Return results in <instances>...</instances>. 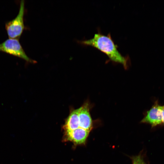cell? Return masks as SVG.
I'll return each mask as SVG.
<instances>
[{"label":"cell","instance_id":"cell-1","mask_svg":"<svg viewBox=\"0 0 164 164\" xmlns=\"http://www.w3.org/2000/svg\"><path fill=\"white\" fill-rule=\"evenodd\" d=\"M81 43L96 48L105 54L109 60L122 64L125 69L128 68L129 56H124L119 52L118 46L114 43L110 33L105 35L98 31L93 38L82 41Z\"/></svg>","mask_w":164,"mask_h":164},{"label":"cell","instance_id":"cell-2","mask_svg":"<svg viewBox=\"0 0 164 164\" xmlns=\"http://www.w3.org/2000/svg\"><path fill=\"white\" fill-rule=\"evenodd\" d=\"M25 2L21 0L18 14L12 20L5 24V29L9 38L19 39L25 29L24 16L25 13Z\"/></svg>","mask_w":164,"mask_h":164},{"label":"cell","instance_id":"cell-3","mask_svg":"<svg viewBox=\"0 0 164 164\" xmlns=\"http://www.w3.org/2000/svg\"><path fill=\"white\" fill-rule=\"evenodd\" d=\"M0 51L21 58L27 62L35 63L36 61L29 58L21 45L19 39L9 38L0 44Z\"/></svg>","mask_w":164,"mask_h":164},{"label":"cell","instance_id":"cell-4","mask_svg":"<svg viewBox=\"0 0 164 164\" xmlns=\"http://www.w3.org/2000/svg\"><path fill=\"white\" fill-rule=\"evenodd\" d=\"M161 107L158 102H155L151 108L147 111L141 122L149 124L152 127L162 123Z\"/></svg>","mask_w":164,"mask_h":164},{"label":"cell","instance_id":"cell-5","mask_svg":"<svg viewBox=\"0 0 164 164\" xmlns=\"http://www.w3.org/2000/svg\"><path fill=\"white\" fill-rule=\"evenodd\" d=\"M90 105L88 101L85 102L79 108V128L90 131L92 128V121L90 113Z\"/></svg>","mask_w":164,"mask_h":164},{"label":"cell","instance_id":"cell-6","mask_svg":"<svg viewBox=\"0 0 164 164\" xmlns=\"http://www.w3.org/2000/svg\"><path fill=\"white\" fill-rule=\"evenodd\" d=\"M90 131L79 128L74 130L64 132L67 141L72 142L77 145L84 144Z\"/></svg>","mask_w":164,"mask_h":164},{"label":"cell","instance_id":"cell-7","mask_svg":"<svg viewBox=\"0 0 164 164\" xmlns=\"http://www.w3.org/2000/svg\"><path fill=\"white\" fill-rule=\"evenodd\" d=\"M79 108L71 109L63 128L64 132L74 130L79 128Z\"/></svg>","mask_w":164,"mask_h":164},{"label":"cell","instance_id":"cell-8","mask_svg":"<svg viewBox=\"0 0 164 164\" xmlns=\"http://www.w3.org/2000/svg\"><path fill=\"white\" fill-rule=\"evenodd\" d=\"M133 164H145L140 155L137 156L132 158Z\"/></svg>","mask_w":164,"mask_h":164},{"label":"cell","instance_id":"cell-9","mask_svg":"<svg viewBox=\"0 0 164 164\" xmlns=\"http://www.w3.org/2000/svg\"><path fill=\"white\" fill-rule=\"evenodd\" d=\"M161 108L162 111V123L164 124V106H161Z\"/></svg>","mask_w":164,"mask_h":164},{"label":"cell","instance_id":"cell-10","mask_svg":"<svg viewBox=\"0 0 164 164\" xmlns=\"http://www.w3.org/2000/svg\"></svg>","mask_w":164,"mask_h":164}]
</instances>
